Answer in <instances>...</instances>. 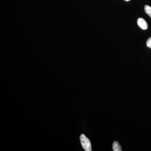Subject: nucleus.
Returning a JSON list of instances; mask_svg holds the SVG:
<instances>
[{
	"mask_svg": "<svg viewBox=\"0 0 151 151\" xmlns=\"http://www.w3.org/2000/svg\"><path fill=\"white\" fill-rule=\"evenodd\" d=\"M80 139L81 145L84 148V150L86 151H92V146H91L90 141L84 134H82L80 136Z\"/></svg>",
	"mask_w": 151,
	"mask_h": 151,
	"instance_id": "f257e3e1",
	"label": "nucleus"
},
{
	"mask_svg": "<svg viewBox=\"0 0 151 151\" xmlns=\"http://www.w3.org/2000/svg\"><path fill=\"white\" fill-rule=\"evenodd\" d=\"M137 24L141 29L146 30L148 28V24L144 19L139 18L137 19Z\"/></svg>",
	"mask_w": 151,
	"mask_h": 151,
	"instance_id": "f03ea898",
	"label": "nucleus"
},
{
	"mask_svg": "<svg viewBox=\"0 0 151 151\" xmlns=\"http://www.w3.org/2000/svg\"><path fill=\"white\" fill-rule=\"evenodd\" d=\"M113 150L114 151H122V148L121 145L118 142L115 141L113 143Z\"/></svg>",
	"mask_w": 151,
	"mask_h": 151,
	"instance_id": "7ed1b4c3",
	"label": "nucleus"
},
{
	"mask_svg": "<svg viewBox=\"0 0 151 151\" xmlns=\"http://www.w3.org/2000/svg\"><path fill=\"white\" fill-rule=\"evenodd\" d=\"M144 9L146 13L151 18V7L148 5H145V6Z\"/></svg>",
	"mask_w": 151,
	"mask_h": 151,
	"instance_id": "20e7f679",
	"label": "nucleus"
},
{
	"mask_svg": "<svg viewBox=\"0 0 151 151\" xmlns=\"http://www.w3.org/2000/svg\"><path fill=\"white\" fill-rule=\"evenodd\" d=\"M146 45L147 47L151 48V37L149 38L147 40Z\"/></svg>",
	"mask_w": 151,
	"mask_h": 151,
	"instance_id": "39448f33",
	"label": "nucleus"
},
{
	"mask_svg": "<svg viewBox=\"0 0 151 151\" xmlns=\"http://www.w3.org/2000/svg\"><path fill=\"white\" fill-rule=\"evenodd\" d=\"M124 1H130V0H124Z\"/></svg>",
	"mask_w": 151,
	"mask_h": 151,
	"instance_id": "423d86ee",
	"label": "nucleus"
}]
</instances>
